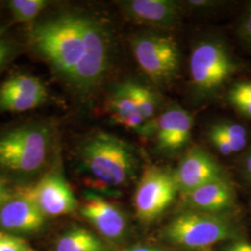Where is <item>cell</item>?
<instances>
[{"label": "cell", "instance_id": "1", "mask_svg": "<svg viewBox=\"0 0 251 251\" xmlns=\"http://www.w3.org/2000/svg\"><path fill=\"white\" fill-rule=\"evenodd\" d=\"M36 50L75 90L88 93L104 78L112 40L105 26L89 15L69 12L34 27Z\"/></svg>", "mask_w": 251, "mask_h": 251}, {"label": "cell", "instance_id": "2", "mask_svg": "<svg viewBox=\"0 0 251 251\" xmlns=\"http://www.w3.org/2000/svg\"><path fill=\"white\" fill-rule=\"evenodd\" d=\"M79 159L90 175L111 187L126 185L134 179L139 168L134 147L105 132L94 133L83 142Z\"/></svg>", "mask_w": 251, "mask_h": 251}, {"label": "cell", "instance_id": "3", "mask_svg": "<svg viewBox=\"0 0 251 251\" xmlns=\"http://www.w3.org/2000/svg\"><path fill=\"white\" fill-rule=\"evenodd\" d=\"M162 237L172 246L192 251H206L216 243L237 240L236 225L226 213L188 210L175 216L163 228Z\"/></svg>", "mask_w": 251, "mask_h": 251}, {"label": "cell", "instance_id": "4", "mask_svg": "<svg viewBox=\"0 0 251 251\" xmlns=\"http://www.w3.org/2000/svg\"><path fill=\"white\" fill-rule=\"evenodd\" d=\"M238 65L230 50L217 38H206L193 47L190 78L193 91L201 99L218 94L237 72Z\"/></svg>", "mask_w": 251, "mask_h": 251}, {"label": "cell", "instance_id": "5", "mask_svg": "<svg viewBox=\"0 0 251 251\" xmlns=\"http://www.w3.org/2000/svg\"><path fill=\"white\" fill-rule=\"evenodd\" d=\"M50 144V129L26 125L0 137V167L18 174H32L45 164Z\"/></svg>", "mask_w": 251, "mask_h": 251}, {"label": "cell", "instance_id": "6", "mask_svg": "<svg viewBox=\"0 0 251 251\" xmlns=\"http://www.w3.org/2000/svg\"><path fill=\"white\" fill-rule=\"evenodd\" d=\"M135 60L157 86L170 85L178 76L180 54L176 41L153 31L142 32L130 40Z\"/></svg>", "mask_w": 251, "mask_h": 251}, {"label": "cell", "instance_id": "7", "mask_svg": "<svg viewBox=\"0 0 251 251\" xmlns=\"http://www.w3.org/2000/svg\"><path fill=\"white\" fill-rule=\"evenodd\" d=\"M177 193L173 171L156 166L146 168L135 191L134 207L138 219L144 224L152 223L171 206Z\"/></svg>", "mask_w": 251, "mask_h": 251}, {"label": "cell", "instance_id": "8", "mask_svg": "<svg viewBox=\"0 0 251 251\" xmlns=\"http://www.w3.org/2000/svg\"><path fill=\"white\" fill-rule=\"evenodd\" d=\"M19 194L31 199L46 217L67 215L77 207V201L67 181L58 173H50L36 185Z\"/></svg>", "mask_w": 251, "mask_h": 251}, {"label": "cell", "instance_id": "9", "mask_svg": "<svg viewBox=\"0 0 251 251\" xmlns=\"http://www.w3.org/2000/svg\"><path fill=\"white\" fill-rule=\"evenodd\" d=\"M178 192L181 195L214 179L225 178L219 163L206 150L193 147L186 152L173 171Z\"/></svg>", "mask_w": 251, "mask_h": 251}, {"label": "cell", "instance_id": "10", "mask_svg": "<svg viewBox=\"0 0 251 251\" xmlns=\"http://www.w3.org/2000/svg\"><path fill=\"white\" fill-rule=\"evenodd\" d=\"M81 214L104 238L111 242L122 241L128 230L125 213L98 195L87 194Z\"/></svg>", "mask_w": 251, "mask_h": 251}, {"label": "cell", "instance_id": "11", "mask_svg": "<svg viewBox=\"0 0 251 251\" xmlns=\"http://www.w3.org/2000/svg\"><path fill=\"white\" fill-rule=\"evenodd\" d=\"M193 117L179 106H171L157 118L156 148L164 154H174L185 148L191 140Z\"/></svg>", "mask_w": 251, "mask_h": 251}, {"label": "cell", "instance_id": "12", "mask_svg": "<svg viewBox=\"0 0 251 251\" xmlns=\"http://www.w3.org/2000/svg\"><path fill=\"white\" fill-rule=\"evenodd\" d=\"M46 97V87L38 78L29 75H17L0 87V110L25 112L39 106Z\"/></svg>", "mask_w": 251, "mask_h": 251}, {"label": "cell", "instance_id": "13", "mask_svg": "<svg viewBox=\"0 0 251 251\" xmlns=\"http://www.w3.org/2000/svg\"><path fill=\"white\" fill-rule=\"evenodd\" d=\"M108 110L112 118L126 128L144 138L152 137L156 126L144 118L130 88L129 80L117 85L108 99Z\"/></svg>", "mask_w": 251, "mask_h": 251}, {"label": "cell", "instance_id": "14", "mask_svg": "<svg viewBox=\"0 0 251 251\" xmlns=\"http://www.w3.org/2000/svg\"><path fill=\"white\" fill-rule=\"evenodd\" d=\"M188 210L206 213H226L235 203V192L226 177L205 183L181 195Z\"/></svg>", "mask_w": 251, "mask_h": 251}, {"label": "cell", "instance_id": "15", "mask_svg": "<svg viewBox=\"0 0 251 251\" xmlns=\"http://www.w3.org/2000/svg\"><path fill=\"white\" fill-rule=\"evenodd\" d=\"M126 17L136 24L172 28L179 22V5L171 0H128L120 3Z\"/></svg>", "mask_w": 251, "mask_h": 251}, {"label": "cell", "instance_id": "16", "mask_svg": "<svg viewBox=\"0 0 251 251\" xmlns=\"http://www.w3.org/2000/svg\"><path fill=\"white\" fill-rule=\"evenodd\" d=\"M46 216L36 204L19 194L0 206V227L10 233H36L45 225Z\"/></svg>", "mask_w": 251, "mask_h": 251}, {"label": "cell", "instance_id": "17", "mask_svg": "<svg viewBox=\"0 0 251 251\" xmlns=\"http://www.w3.org/2000/svg\"><path fill=\"white\" fill-rule=\"evenodd\" d=\"M99 236L84 228H73L62 234L55 244V251H110Z\"/></svg>", "mask_w": 251, "mask_h": 251}, {"label": "cell", "instance_id": "18", "mask_svg": "<svg viewBox=\"0 0 251 251\" xmlns=\"http://www.w3.org/2000/svg\"><path fill=\"white\" fill-rule=\"evenodd\" d=\"M135 100L147 122L156 126L157 112L160 107V99L151 88L136 81L129 80Z\"/></svg>", "mask_w": 251, "mask_h": 251}, {"label": "cell", "instance_id": "19", "mask_svg": "<svg viewBox=\"0 0 251 251\" xmlns=\"http://www.w3.org/2000/svg\"><path fill=\"white\" fill-rule=\"evenodd\" d=\"M227 98L237 113L251 119V81L234 83L228 91Z\"/></svg>", "mask_w": 251, "mask_h": 251}, {"label": "cell", "instance_id": "20", "mask_svg": "<svg viewBox=\"0 0 251 251\" xmlns=\"http://www.w3.org/2000/svg\"><path fill=\"white\" fill-rule=\"evenodd\" d=\"M49 2L46 0H11L9 8L18 22H29L45 9Z\"/></svg>", "mask_w": 251, "mask_h": 251}, {"label": "cell", "instance_id": "21", "mask_svg": "<svg viewBox=\"0 0 251 251\" xmlns=\"http://www.w3.org/2000/svg\"><path fill=\"white\" fill-rule=\"evenodd\" d=\"M214 125L227 137L232 144L234 152L242 151L248 144V130L244 126L232 120H222Z\"/></svg>", "mask_w": 251, "mask_h": 251}, {"label": "cell", "instance_id": "22", "mask_svg": "<svg viewBox=\"0 0 251 251\" xmlns=\"http://www.w3.org/2000/svg\"><path fill=\"white\" fill-rule=\"evenodd\" d=\"M0 251H36L26 240L9 233L0 232Z\"/></svg>", "mask_w": 251, "mask_h": 251}, {"label": "cell", "instance_id": "23", "mask_svg": "<svg viewBox=\"0 0 251 251\" xmlns=\"http://www.w3.org/2000/svg\"><path fill=\"white\" fill-rule=\"evenodd\" d=\"M207 139L211 145L221 154L228 156L234 153L232 145L225 138V135L223 134L213 124L207 129Z\"/></svg>", "mask_w": 251, "mask_h": 251}, {"label": "cell", "instance_id": "24", "mask_svg": "<svg viewBox=\"0 0 251 251\" xmlns=\"http://www.w3.org/2000/svg\"><path fill=\"white\" fill-rule=\"evenodd\" d=\"M237 35L251 50V1L249 2L243 11L237 26Z\"/></svg>", "mask_w": 251, "mask_h": 251}, {"label": "cell", "instance_id": "25", "mask_svg": "<svg viewBox=\"0 0 251 251\" xmlns=\"http://www.w3.org/2000/svg\"><path fill=\"white\" fill-rule=\"evenodd\" d=\"M223 251H251V243L242 240H233L228 244Z\"/></svg>", "mask_w": 251, "mask_h": 251}, {"label": "cell", "instance_id": "26", "mask_svg": "<svg viewBox=\"0 0 251 251\" xmlns=\"http://www.w3.org/2000/svg\"><path fill=\"white\" fill-rule=\"evenodd\" d=\"M218 2L216 1H208V0H193L188 1L187 4L190 7L194 9H208L211 7H214Z\"/></svg>", "mask_w": 251, "mask_h": 251}, {"label": "cell", "instance_id": "27", "mask_svg": "<svg viewBox=\"0 0 251 251\" xmlns=\"http://www.w3.org/2000/svg\"><path fill=\"white\" fill-rule=\"evenodd\" d=\"M12 197V194L5 184L4 180L0 178V206L5 204Z\"/></svg>", "mask_w": 251, "mask_h": 251}, {"label": "cell", "instance_id": "28", "mask_svg": "<svg viewBox=\"0 0 251 251\" xmlns=\"http://www.w3.org/2000/svg\"><path fill=\"white\" fill-rule=\"evenodd\" d=\"M243 171L247 179L251 181V147L243 160Z\"/></svg>", "mask_w": 251, "mask_h": 251}, {"label": "cell", "instance_id": "29", "mask_svg": "<svg viewBox=\"0 0 251 251\" xmlns=\"http://www.w3.org/2000/svg\"><path fill=\"white\" fill-rule=\"evenodd\" d=\"M12 48L8 42H6L4 45L0 48V68L5 64L9 56L11 55Z\"/></svg>", "mask_w": 251, "mask_h": 251}, {"label": "cell", "instance_id": "30", "mask_svg": "<svg viewBox=\"0 0 251 251\" xmlns=\"http://www.w3.org/2000/svg\"><path fill=\"white\" fill-rule=\"evenodd\" d=\"M124 251H163L158 248L155 247H151V246H144V245H139V246H134L129 249H126Z\"/></svg>", "mask_w": 251, "mask_h": 251}, {"label": "cell", "instance_id": "31", "mask_svg": "<svg viewBox=\"0 0 251 251\" xmlns=\"http://www.w3.org/2000/svg\"><path fill=\"white\" fill-rule=\"evenodd\" d=\"M7 41L6 40H3V39H0V48L2 47V46L4 45L5 43H6Z\"/></svg>", "mask_w": 251, "mask_h": 251}, {"label": "cell", "instance_id": "32", "mask_svg": "<svg viewBox=\"0 0 251 251\" xmlns=\"http://www.w3.org/2000/svg\"><path fill=\"white\" fill-rule=\"evenodd\" d=\"M209 251V250H206V251Z\"/></svg>", "mask_w": 251, "mask_h": 251}]
</instances>
